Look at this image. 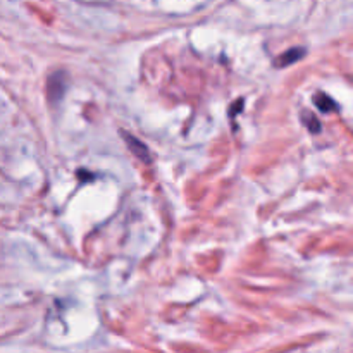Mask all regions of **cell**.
Segmentation results:
<instances>
[{"label":"cell","instance_id":"obj_1","mask_svg":"<svg viewBox=\"0 0 353 353\" xmlns=\"http://www.w3.org/2000/svg\"><path fill=\"white\" fill-rule=\"evenodd\" d=\"M65 92V72L57 71L54 74L48 76V81H47V93H48V99L52 102H59L62 99Z\"/></svg>","mask_w":353,"mask_h":353},{"label":"cell","instance_id":"obj_2","mask_svg":"<svg viewBox=\"0 0 353 353\" xmlns=\"http://www.w3.org/2000/svg\"><path fill=\"white\" fill-rule=\"evenodd\" d=\"M121 134H123L124 141H126V143H128L130 150L133 152V154L137 155V157L140 159V161H143L145 164H150L152 159H150V154H148V148L145 147V145L141 143L140 140H137V138L131 137L130 133H126V131H121Z\"/></svg>","mask_w":353,"mask_h":353},{"label":"cell","instance_id":"obj_3","mask_svg":"<svg viewBox=\"0 0 353 353\" xmlns=\"http://www.w3.org/2000/svg\"><path fill=\"white\" fill-rule=\"evenodd\" d=\"M303 55H305V50H303V48H300V47L290 48L288 52H285V54H283L281 57L276 61V64H278L279 68H286V65H290V64H293V62L300 61Z\"/></svg>","mask_w":353,"mask_h":353},{"label":"cell","instance_id":"obj_4","mask_svg":"<svg viewBox=\"0 0 353 353\" xmlns=\"http://www.w3.org/2000/svg\"><path fill=\"white\" fill-rule=\"evenodd\" d=\"M314 103H316L317 109H319L321 112H331V110L338 109L336 102H334L333 99H330L327 95H324V93H317V95L314 97Z\"/></svg>","mask_w":353,"mask_h":353},{"label":"cell","instance_id":"obj_5","mask_svg":"<svg viewBox=\"0 0 353 353\" xmlns=\"http://www.w3.org/2000/svg\"><path fill=\"white\" fill-rule=\"evenodd\" d=\"M302 123L305 124L307 128H309L310 131H312V133H319L321 131V124H319V119H317L316 116H314V114H310V112H302Z\"/></svg>","mask_w":353,"mask_h":353}]
</instances>
